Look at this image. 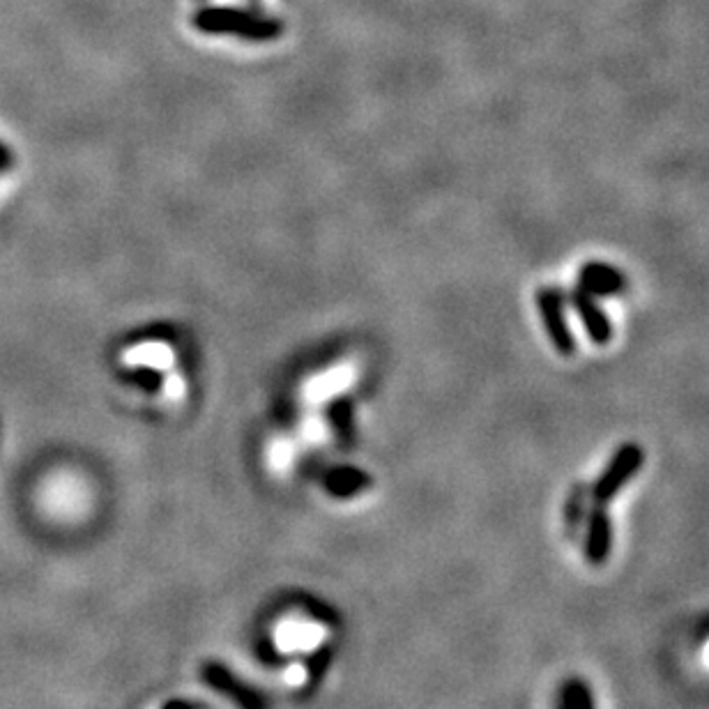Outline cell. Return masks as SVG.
<instances>
[{
    "instance_id": "3957f363",
    "label": "cell",
    "mask_w": 709,
    "mask_h": 709,
    "mask_svg": "<svg viewBox=\"0 0 709 709\" xmlns=\"http://www.w3.org/2000/svg\"><path fill=\"white\" fill-rule=\"evenodd\" d=\"M583 553L590 564H604L613 551V518L606 505H594L583 525Z\"/></svg>"
},
{
    "instance_id": "277c9868",
    "label": "cell",
    "mask_w": 709,
    "mask_h": 709,
    "mask_svg": "<svg viewBox=\"0 0 709 709\" xmlns=\"http://www.w3.org/2000/svg\"><path fill=\"white\" fill-rule=\"evenodd\" d=\"M567 300L574 311L581 318V323L585 327L587 337L597 346H606L613 339V323L611 318L606 316V311L601 309V304L597 302V297H592L590 293L581 291V288H574V291L567 293Z\"/></svg>"
},
{
    "instance_id": "52a82bcc",
    "label": "cell",
    "mask_w": 709,
    "mask_h": 709,
    "mask_svg": "<svg viewBox=\"0 0 709 709\" xmlns=\"http://www.w3.org/2000/svg\"><path fill=\"white\" fill-rule=\"evenodd\" d=\"M555 696L567 705V709H597L594 693L583 677H567Z\"/></svg>"
},
{
    "instance_id": "5b68a950",
    "label": "cell",
    "mask_w": 709,
    "mask_h": 709,
    "mask_svg": "<svg viewBox=\"0 0 709 709\" xmlns=\"http://www.w3.org/2000/svg\"><path fill=\"white\" fill-rule=\"evenodd\" d=\"M578 288L592 297H615L627 291V277L613 265L590 261L578 272Z\"/></svg>"
},
{
    "instance_id": "8992f818",
    "label": "cell",
    "mask_w": 709,
    "mask_h": 709,
    "mask_svg": "<svg viewBox=\"0 0 709 709\" xmlns=\"http://www.w3.org/2000/svg\"><path fill=\"white\" fill-rule=\"evenodd\" d=\"M592 507V495H590V484L576 482L569 489L567 502H564V530L571 541H578L583 535V525L587 512Z\"/></svg>"
},
{
    "instance_id": "7a4b0ae2",
    "label": "cell",
    "mask_w": 709,
    "mask_h": 709,
    "mask_svg": "<svg viewBox=\"0 0 709 709\" xmlns=\"http://www.w3.org/2000/svg\"><path fill=\"white\" fill-rule=\"evenodd\" d=\"M537 307L541 320H544V327L548 332V339L558 350L560 355L569 357L576 353V339L571 334V327L567 323V316H564V302H567V291L562 288H551L544 286L537 291Z\"/></svg>"
},
{
    "instance_id": "ba28073f",
    "label": "cell",
    "mask_w": 709,
    "mask_h": 709,
    "mask_svg": "<svg viewBox=\"0 0 709 709\" xmlns=\"http://www.w3.org/2000/svg\"><path fill=\"white\" fill-rule=\"evenodd\" d=\"M348 380H350V371L348 369H337L334 373H330L327 378L314 380V385H311V396H314V399H320V396L330 394L332 387L337 390V387L346 385Z\"/></svg>"
},
{
    "instance_id": "6da1fadb",
    "label": "cell",
    "mask_w": 709,
    "mask_h": 709,
    "mask_svg": "<svg viewBox=\"0 0 709 709\" xmlns=\"http://www.w3.org/2000/svg\"><path fill=\"white\" fill-rule=\"evenodd\" d=\"M643 461L645 452L638 442H624V445H620L613 459L601 470L597 482L590 486L594 505H608V502L615 500V495L638 475V470L643 468Z\"/></svg>"
}]
</instances>
